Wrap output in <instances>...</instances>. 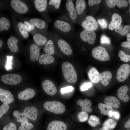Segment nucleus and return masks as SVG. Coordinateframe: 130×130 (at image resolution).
Wrapping results in <instances>:
<instances>
[{"label":"nucleus","instance_id":"obj_41","mask_svg":"<svg viewBox=\"0 0 130 130\" xmlns=\"http://www.w3.org/2000/svg\"><path fill=\"white\" fill-rule=\"evenodd\" d=\"M10 108L9 104L2 103L0 106V118L1 119L8 111Z\"/></svg>","mask_w":130,"mask_h":130},{"label":"nucleus","instance_id":"obj_5","mask_svg":"<svg viewBox=\"0 0 130 130\" xmlns=\"http://www.w3.org/2000/svg\"><path fill=\"white\" fill-rule=\"evenodd\" d=\"M43 106L47 111L57 114L64 113L66 109L65 105L62 103L57 101H46L43 103Z\"/></svg>","mask_w":130,"mask_h":130},{"label":"nucleus","instance_id":"obj_44","mask_svg":"<svg viewBox=\"0 0 130 130\" xmlns=\"http://www.w3.org/2000/svg\"><path fill=\"white\" fill-rule=\"evenodd\" d=\"M100 42V43L102 44L110 45L111 43V40L110 38L104 35H103L101 36Z\"/></svg>","mask_w":130,"mask_h":130},{"label":"nucleus","instance_id":"obj_21","mask_svg":"<svg viewBox=\"0 0 130 130\" xmlns=\"http://www.w3.org/2000/svg\"><path fill=\"white\" fill-rule=\"evenodd\" d=\"M129 90L128 86L124 85L120 87L117 90L118 97L124 102H127L129 100L130 97L127 94V92Z\"/></svg>","mask_w":130,"mask_h":130},{"label":"nucleus","instance_id":"obj_26","mask_svg":"<svg viewBox=\"0 0 130 130\" xmlns=\"http://www.w3.org/2000/svg\"><path fill=\"white\" fill-rule=\"evenodd\" d=\"M104 101L105 104L115 108H118L120 106V103L118 99L112 96L106 97L104 98Z\"/></svg>","mask_w":130,"mask_h":130},{"label":"nucleus","instance_id":"obj_8","mask_svg":"<svg viewBox=\"0 0 130 130\" xmlns=\"http://www.w3.org/2000/svg\"><path fill=\"white\" fill-rule=\"evenodd\" d=\"M1 80L4 83L11 85H16L20 84L22 81L21 76L17 74H10L3 75Z\"/></svg>","mask_w":130,"mask_h":130},{"label":"nucleus","instance_id":"obj_39","mask_svg":"<svg viewBox=\"0 0 130 130\" xmlns=\"http://www.w3.org/2000/svg\"><path fill=\"white\" fill-rule=\"evenodd\" d=\"M88 123L92 127H95L100 124L99 118L94 115H91L90 116L88 120Z\"/></svg>","mask_w":130,"mask_h":130},{"label":"nucleus","instance_id":"obj_11","mask_svg":"<svg viewBox=\"0 0 130 130\" xmlns=\"http://www.w3.org/2000/svg\"><path fill=\"white\" fill-rule=\"evenodd\" d=\"M130 73V66L128 64L121 65L118 69L116 78L119 82H122L126 80Z\"/></svg>","mask_w":130,"mask_h":130},{"label":"nucleus","instance_id":"obj_7","mask_svg":"<svg viewBox=\"0 0 130 130\" xmlns=\"http://www.w3.org/2000/svg\"><path fill=\"white\" fill-rule=\"evenodd\" d=\"M22 111L26 114L30 120L34 122L38 121L39 111L38 107L34 105L27 104L23 107Z\"/></svg>","mask_w":130,"mask_h":130},{"label":"nucleus","instance_id":"obj_15","mask_svg":"<svg viewBox=\"0 0 130 130\" xmlns=\"http://www.w3.org/2000/svg\"><path fill=\"white\" fill-rule=\"evenodd\" d=\"M41 85L44 91L49 95L53 96L57 92L55 85L49 80L47 79L43 81Z\"/></svg>","mask_w":130,"mask_h":130},{"label":"nucleus","instance_id":"obj_38","mask_svg":"<svg viewBox=\"0 0 130 130\" xmlns=\"http://www.w3.org/2000/svg\"><path fill=\"white\" fill-rule=\"evenodd\" d=\"M0 130H18V128L15 123L10 121L4 124Z\"/></svg>","mask_w":130,"mask_h":130},{"label":"nucleus","instance_id":"obj_19","mask_svg":"<svg viewBox=\"0 0 130 130\" xmlns=\"http://www.w3.org/2000/svg\"><path fill=\"white\" fill-rule=\"evenodd\" d=\"M54 41L51 33H49L48 40L44 49L46 54L52 56L55 54V49Z\"/></svg>","mask_w":130,"mask_h":130},{"label":"nucleus","instance_id":"obj_3","mask_svg":"<svg viewBox=\"0 0 130 130\" xmlns=\"http://www.w3.org/2000/svg\"><path fill=\"white\" fill-rule=\"evenodd\" d=\"M51 33L54 41L61 51L66 55H71L72 53V50L67 42L57 32H53Z\"/></svg>","mask_w":130,"mask_h":130},{"label":"nucleus","instance_id":"obj_28","mask_svg":"<svg viewBox=\"0 0 130 130\" xmlns=\"http://www.w3.org/2000/svg\"><path fill=\"white\" fill-rule=\"evenodd\" d=\"M100 74L96 69L92 67L89 71L88 75L89 78L93 83H97L100 80Z\"/></svg>","mask_w":130,"mask_h":130},{"label":"nucleus","instance_id":"obj_57","mask_svg":"<svg viewBox=\"0 0 130 130\" xmlns=\"http://www.w3.org/2000/svg\"><path fill=\"white\" fill-rule=\"evenodd\" d=\"M99 130H110L109 129L105 127H103L101 128Z\"/></svg>","mask_w":130,"mask_h":130},{"label":"nucleus","instance_id":"obj_23","mask_svg":"<svg viewBox=\"0 0 130 130\" xmlns=\"http://www.w3.org/2000/svg\"><path fill=\"white\" fill-rule=\"evenodd\" d=\"M13 116L18 123L20 124L29 122L27 117L23 111L20 112L18 110H14L13 112Z\"/></svg>","mask_w":130,"mask_h":130},{"label":"nucleus","instance_id":"obj_52","mask_svg":"<svg viewBox=\"0 0 130 130\" xmlns=\"http://www.w3.org/2000/svg\"><path fill=\"white\" fill-rule=\"evenodd\" d=\"M101 1L100 0H89L88 4L90 6H91L99 3Z\"/></svg>","mask_w":130,"mask_h":130},{"label":"nucleus","instance_id":"obj_31","mask_svg":"<svg viewBox=\"0 0 130 130\" xmlns=\"http://www.w3.org/2000/svg\"><path fill=\"white\" fill-rule=\"evenodd\" d=\"M54 60V58L52 56L45 53L41 55L39 61L41 64L46 65L53 63Z\"/></svg>","mask_w":130,"mask_h":130},{"label":"nucleus","instance_id":"obj_47","mask_svg":"<svg viewBox=\"0 0 130 130\" xmlns=\"http://www.w3.org/2000/svg\"><path fill=\"white\" fill-rule=\"evenodd\" d=\"M118 8L125 7L128 5V3L125 0H117V5Z\"/></svg>","mask_w":130,"mask_h":130},{"label":"nucleus","instance_id":"obj_56","mask_svg":"<svg viewBox=\"0 0 130 130\" xmlns=\"http://www.w3.org/2000/svg\"><path fill=\"white\" fill-rule=\"evenodd\" d=\"M126 39L128 42H130V33H128L126 35Z\"/></svg>","mask_w":130,"mask_h":130},{"label":"nucleus","instance_id":"obj_53","mask_svg":"<svg viewBox=\"0 0 130 130\" xmlns=\"http://www.w3.org/2000/svg\"><path fill=\"white\" fill-rule=\"evenodd\" d=\"M108 115L110 117L114 116L117 119H118L120 117L119 113L118 112L116 111H112Z\"/></svg>","mask_w":130,"mask_h":130},{"label":"nucleus","instance_id":"obj_32","mask_svg":"<svg viewBox=\"0 0 130 130\" xmlns=\"http://www.w3.org/2000/svg\"><path fill=\"white\" fill-rule=\"evenodd\" d=\"M11 23L8 19L5 17L0 18V32L6 31L10 28Z\"/></svg>","mask_w":130,"mask_h":130},{"label":"nucleus","instance_id":"obj_24","mask_svg":"<svg viewBox=\"0 0 130 130\" xmlns=\"http://www.w3.org/2000/svg\"><path fill=\"white\" fill-rule=\"evenodd\" d=\"M112 20L109 24L108 28L110 30H113L120 25L122 23L121 16L117 13H115L112 15Z\"/></svg>","mask_w":130,"mask_h":130},{"label":"nucleus","instance_id":"obj_50","mask_svg":"<svg viewBox=\"0 0 130 130\" xmlns=\"http://www.w3.org/2000/svg\"><path fill=\"white\" fill-rule=\"evenodd\" d=\"M92 84L91 82H87L83 84L80 87L81 90L84 91L88 90L92 87Z\"/></svg>","mask_w":130,"mask_h":130},{"label":"nucleus","instance_id":"obj_36","mask_svg":"<svg viewBox=\"0 0 130 130\" xmlns=\"http://www.w3.org/2000/svg\"><path fill=\"white\" fill-rule=\"evenodd\" d=\"M17 26L19 32L22 37L25 39L28 38L29 36V33L26 30L23 23L21 22H19Z\"/></svg>","mask_w":130,"mask_h":130},{"label":"nucleus","instance_id":"obj_48","mask_svg":"<svg viewBox=\"0 0 130 130\" xmlns=\"http://www.w3.org/2000/svg\"><path fill=\"white\" fill-rule=\"evenodd\" d=\"M117 0H106L105 3L107 6L110 8H112L117 5Z\"/></svg>","mask_w":130,"mask_h":130},{"label":"nucleus","instance_id":"obj_25","mask_svg":"<svg viewBox=\"0 0 130 130\" xmlns=\"http://www.w3.org/2000/svg\"><path fill=\"white\" fill-rule=\"evenodd\" d=\"M77 104L81 107V110L83 111L91 113L92 111L91 106L92 103L91 101L88 99L84 100L80 99L77 101Z\"/></svg>","mask_w":130,"mask_h":130},{"label":"nucleus","instance_id":"obj_29","mask_svg":"<svg viewBox=\"0 0 130 130\" xmlns=\"http://www.w3.org/2000/svg\"><path fill=\"white\" fill-rule=\"evenodd\" d=\"M100 81L104 86L108 85L109 84L112 77L111 73L106 71L101 73L100 75Z\"/></svg>","mask_w":130,"mask_h":130},{"label":"nucleus","instance_id":"obj_40","mask_svg":"<svg viewBox=\"0 0 130 130\" xmlns=\"http://www.w3.org/2000/svg\"><path fill=\"white\" fill-rule=\"evenodd\" d=\"M117 124L116 122L114 120L109 119L104 122L103 124V126L107 127L109 130H111L115 128Z\"/></svg>","mask_w":130,"mask_h":130},{"label":"nucleus","instance_id":"obj_9","mask_svg":"<svg viewBox=\"0 0 130 130\" xmlns=\"http://www.w3.org/2000/svg\"><path fill=\"white\" fill-rule=\"evenodd\" d=\"M66 9L67 12L66 14L72 23H78V16L73 0H66Z\"/></svg>","mask_w":130,"mask_h":130},{"label":"nucleus","instance_id":"obj_30","mask_svg":"<svg viewBox=\"0 0 130 130\" xmlns=\"http://www.w3.org/2000/svg\"><path fill=\"white\" fill-rule=\"evenodd\" d=\"M34 3L36 9L41 12L46 11L48 6V0H35Z\"/></svg>","mask_w":130,"mask_h":130},{"label":"nucleus","instance_id":"obj_1","mask_svg":"<svg viewBox=\"0 0 130 130\" xmlns=\"http://www.w3.org/2000/svg\"><path fill=\"white\" fill-rule=\"evenodd\" d=\"M53 26L57 33L64 38L72 40L75 32L72 22L58 19L54 21Z\"/></svg>","mask_w":130,"mask_h":130},{"label":"nucleus","instance_id":"obj_49","mask_svg":"<svg viewBox=\"0 0 130 130\" xmlns=\"http://www.w3.org/2000/svg\"><path fill=\"white\" fill-rule=\"evenodd\" d=\"M74 88L71 86H68L63 88L61 89V92L62 94L72 91Z\"/></svg>","mask_w":130,"mask_h":130},{"label":"nucleus","instance_id":"obj_14","mask_svg":"<svg viewBox=\"0 0 130 130\" xmlns=\"http://www.w3.org/2000/svg\"><path fill=\"white\" fill-rule=\"evenodd\" d=\"M49 34L48 32L36 33L33 35V39L38 46H45L48 40Z\"/></svg>","mask_w":130,"mask_h":130},{"label":"nucleus","instance_id":"obj_60","mask_svg":"<svg viewBox=\"0 0 130 130\" xmlns=\"http://www.w3.org/2000/svg\"><path fill=\"white\" fill-rule=\"evenodd\" d=\"M129 12L130 13V8H129Z\"/></svg>","mask_w":130,"mask_h":130},{"label":"nucleus","instance_id":"obj_35","mask_svg":"<svg viewBox=\"0 0 130 130\" xmlns=\"http://www.w3.org/2000/svg\"><path fill=\"white\" fill-rule=\"evenodd\" d=\"M61 1V0H50L48 3L49 7L53 10L57 11L59 8Z\"/></svg>","mask_w":130,"mask_h":130},{"label":"nucleus","instance_id":"obj_2","mask_svg":"<svg viewBox=\"0 0 130 130\" xmlns=\"http://www.w3.org/2000/svg\"><path fill=\"white\" fill-rule=\"evenodd\" d=\"M96 37V34L94 31L84 29L75 32L73 40L76 42H87L92 45L95 43Z\"/></svg>","mask_w":130,"mask_h":130},{"label":"nucleus","instance_id":"obj_12","mask_svg":"<svg viewBox=\"0 0 130 130\" xmlns=\"http://www.w3.org/2000/svg\"><path fill=\"white\" fill-rule=\"evenodd\" d=\"M75 6L78 16V24L80 25L82 21L85 19L83 15L86 7L85 1L76 0Z\"/></svg>","mask_w":130,"mask_h":130},{"label":"nucleus","instance_id":"obj_43","mask_svg":"<svg viewBox=\"0 0 130 130\" xmlns=\"http://www.w3.org/2000/svg\"><path fill=\"white\" fill-rule=\"evenodd\" d=\"M118 56L120 60L125 62H128L130 61V55L125 54L122 50H120Z\"/></svg>","mask_w":130,"mask_h":130},{"label":"nucleus","instance_id":"obj_37","mask_svg":"<svg viewBox=\"0 0 130 130\" xmlns=\"http://www.w3.org/2000/svg\"><path fill=\"white\" fill-rule=\"evenodd\" d=\"M34 128V125L30 122L21 123L18 128V130H32Z\"/></svg>","mask_w":130,"mask_h":130},{"label":"nucleus","instance_id":"obj_10","mask_svg":"<svg viewBox=\"0 0 130 130\" xmlns=\"http://www.w3.org/2000/svg\"><path fill=\"white\" fill-rule=\"evenodd\" d=\"M80 25L84 29L94 31L97 30L98 27V23L95 19L91 15L86 16L81 22Z\"/></svg>","mask_w":130,"mask_h":130},{"label":"nucleus","instance_id":"obj_42","mask_svg":"<svg viewBox=\"0 0 130 130\" xmlns=\"http://www.w3.org/2000/svg\"><path fill=\"white\" fill-rule=\"evenodd\" d=\"M88 115L87 112L82 111L79 112L78 114V118L80 122H83L88 119Z\"/></svg>","mask_w":130,"mask_h":130},{"label":"nucleus","instance_id":"obj_34","mask_svg":"<svg viewBox=\"0 0 130 130\" xmlns=\"http://www.w3.org/2000/svg\"><path fill=\"white\" fill-rule=\"evenodd\" d=\"M115 31L122 36H125L127 35L130 31V26L126 25L124 27L121 25L115 29Z\"/></svg>","mask_w":130,"mask_h":130},{"label":"nucleus","instance_id":"obj_61","mask_svg":"<svg viewBox=\"0 0 130 130\" xmlns=\"http://www.w3.org/2000/svg\"><path fill=\"white\" fill-rule=\"evenodd\" d=\"M130 130L128 129V130Z\"/></svg>","mask_w":130,"mask_h":130},{"label":"nucleus","instance_id":"obj_13","mask_svg":"<svg viewBox=\"0 0 130 130\" xmlns=\"http://www.w3.org/2000/svg\"><path fill=\"white\" fill-rule=\"evenodd\" d=\"M11 4L12 8L16 13L24 14L28 10V7L24 3L20 0H11Z\"/></svg>","mask_w":130,"mask_h":130},{"label":"nucleus","instance_id":"obj_55","mask_svg":"<svg viewBox=\"0 0 130 130\" xmlns=\"http://www.w3.org/2000/svg\"><path fill=\"white\" fill-rule=\"evenodd\" d=\"M124 126L126 128H130V117L125 123Z\"/></svg>","mask_w":130,"mask_h":130},{"label":"nucleus","instance_id":"obj_51","mask_svg":"<svg viewBox=\"0 0 130 130\" xmlns=\"http://www.w3.org/2000/svg\"><path fill=\"white\" fill-rule=\"evenodd\" d=\"M7 63L5 67L6 70H8L11 68V65L12 64L11 60H12L13 57L12 56H8L7 57Z\"/></svg>","mask_w":130,"mask_h":130},{"label":"nucleus","instance_id":"obj_46","mask_svg":"<svg viewBox=\"0 0 130 130\" xmlns=\"http://www.w3.org/2000/svg\"><path fill=\"white\" fill-rule=\"evenodd\" d=\"M98 22L101 27L103 29L106 28L107 27L108 23L107 20L104 19H99L98 20Z\"/></svg>","mask_w":130,"mask_h":130},{"label":"nucleus","instance_id":"obj_45","mask_svg":"<svg viewBox=\"0 0 130 130\" xmlns=\"http://www.w3.org/2000/svg\"><path fill=\"white\" fill-rule=\"evenodd\" d=\"M23 23L26 30L28 32L32 31L35 29V27L29 22L26 21H24Z\"/></svg>","mask_w":130,"mask_h":130},{"label":"nucleus","instance_id":"obj_6","mask_svg":"<svg viewBox=\"0 0 130 130\" xmlns=\"http://www.w3.org/2000/svg\"><path fill=\"white\" fill-rule=\"evenodd\" d=\"M91 53L94 58L100 61H105L110 60L109 53L102 46H98L94 48L91 51Z\"/></svg>","mask_w":130,"mask_h":130},{"label":"nucleus","instance_id":"obj_18","mask_svg":"<svg viewBox=\"0 0 130 130\" xmlns=\"http://www.w3.org/2000/svg\"><path fill=\"white\" fill-rule=\"evenodd\" d=\"M35 27L43 32H47V25L46 21L38 18L30 19L29 22Z\"/></svg>","mask_w":130,"mask_h":130},{"label":"nucleus","instance_id":"obj_16","mask_svg":"<svg viewBox=\"0 0 130 130\" xmlns=\"http://www.w3.org/2000/svg\"><path fill=\"white\" fill-rule=\"evenodd\" d=\"M36 94V91L33 89L27 88L19 93L17 97L19 100L20 101H26L33 98Z\"/></svg>","mask_w":130,"mask_h":130},{"label":"nucleus","instance_id":"obj_4","mask_svg":"<svg viewBox=\"0 0 130 130\" xmlns=\"http://www.w3.org/2000/svg\"><path fill=\"white\" fill-rule=\"evenodd\" d=\"M62 70L63 75L65 80L68 82L75 84L77 79L76 72L72 65L68 62L62 64Z\"/></svg>","mask_w":130,"mask_h":130},{"label":"nucleus","instance_id":"obj_27","mask_svg":"<svg viewBox=\"0 0 130 130\" xmlns=\"http://www.w3.org/2000/svg\"><path fill=\"white\" fill-rule=\"evenodd\" d=\"M18 39L15 37L11 36L8 38L7 41V44L9 49L11 52L14 53L18 52Z\"/></svg>","mask_w":130,"mask_h":130},{"label":"nucleus","instance_id":"obj_59","mask_svg":"<svg viewBox=\"0 0 130 130\" xmlns=\"http://www.w3.org/2000/svg\"><path fill=\"white\" fill-rule=\"evenodd\" d=\"M128 3L130 4V0H128Z\"/></svg>","mask_w":130,"mask_h":130},{"label":"nucleus","instance_id":"obj_20","mask_svg":"<svg viewBox=\"0 0 130 130\" xmlns=\"http://www.w3.org/2000/svg\"><path fill=\"white\" fill-rule=\"evenodd\" d=\"M67 129V126L64 122L58 120H54L49 124L47 130H66Z\"/></svg>","mask_w":130,"mask_h":130},{"label":"nucleus","instance_id":"obj_58","mask_svg":"<svg viewBox=\"0 0 130 130\" xmlns=\"http://www.w3.org/2000/svg\"><path fill=\"white\" fill-rule=\"evenodd\" d=\"M3 42L2 40L1 39H0V48H1L3 46Z\"/></svg>","mask_w":130,"mask_h":130},{"label":"nucleus","instance_id":"obj_54","mask_svg":"<svg viewBox=\"0 0 130 130\" xmlns=\"http://www.w3.org/2000/svg\"><path fill=\"white\" fill-rule=\"evenodd\" d=\"M121 46L127 48L130 50V42L128 41L124 42L122 43Z\"/></svg>","mask_w":130,"mask_h":130},{"label":"nucleus","instance_id":"obj_17","mask_svg":"<svg viewBox=\"0 0 130 130\" xmlns=\"http://www.w3.org/2000/svg\"><path fill=\"white\" fill-rule=\"evenodd\" d=\"M0 101L2 103H6L10 104L14 102V97L9 91L0 88Z\"/></svg>","mask_w":130,"mask_h":130},{"label":"nucleus","instance_id":"obj_33","mask_svg":"<svg viewBox=\"0 0 130 130\" xmlns=\"http://www.w3.org/2000/svg\"><path fill=\"white\" fill-rule=\"evenodd\" d=\"M98 106L101 113L105 115H109L113 110L112 107L106 104L99 103L98 104Z\"/></svg>","mask_w":130,"mask_h":130},{"label":"nucleus","instance_id":"obj_22","mask_svg":"<svg viewBox=\"0 0 130 130\" xmlns=\"http://www.w3.org/2000/svg\"><path fill=\"white\" fill-rule=\"evenodd\" d=\"M30 57L31 60L33 61H38L40 57V49L39 47L35 44H32L30 46Z\"/></svg>","mask_w":130,"mask_h":130}]
</instances>
